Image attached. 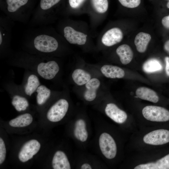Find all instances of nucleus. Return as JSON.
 Segmentation results:
<instances>
[{
  "label": "nucleus",
  "instance_id": "obj_33",
  "mask_svg": "<svg viewBox=\"0 0 169 169\" xmlns=\"http://www.w3.org/2000/svg\"><path fill=\"white\" fill-rule=\"evenodd\" d=\"M164 47L165 50L169 54V40L165 43Z\"/></svg>",
  "mask_w": 169,
  "mask_h": 169
},
{
  "label": "nucleus",
  "instance_id": "obj_2",
  "mask_svg": "<svg viewBox=\"0 0 169 169\" xmlns=\"http://www.w3.org/2000/svg\"><path fill=\"white\" fill-rule=\"evenodd\" d=\"M99 144L100 150L106 158L111 159L115 156L117 146L113 138L106 132L101 133L99 138Z\"/></svg>",
  "mask_w": 169,
  "mask_h": 169
},
{
  "label": "nucleus",
  "instance_id": "obj_4",
  "mask_svg": "<svg viewBox=\"0 0 169 169\" xmlns=\"http://www.w3.org/2000/svg\"><path fill=\"white\" fill-rule=\"evenodd\" d=\"M35 49L44 53H50L55 51L58 47V43L55 38L45 34H41L36 37L33 41Z\"/></svg>",
  "mask_w": 169,
  "mask_h": 169
},
{
  "label": "nucleus",
  "instance_id": "obj_31",
  "mask_svg": "<svg viewBox=\"0 0 169 169\" xmlns=\"http://www.w3.org/2000/svg\"><path fill=\"white\" fill-rule=\"evenodd\" d=\"M166 63L165 71L166 75L169 76V57H166L165 58Z\"/></svg>",
  "mask_w": 169,
  "mask_h": 169
},
{
  "label": "nucleus",
  "instance_id": "obj_12",
  "mask_svg": "<svg viewBox=\"0 0 169 169\" xmlns=\"http://www.w3.org/2000/svg\"><path fill=\"white\" fill-rule=\"evenodd\" d=\"M100 85V82L98 79H90L85 84L86 90L84 94V99L88 101L94 100L96 96L97 90Z\"/></svg>",
  "mask_w": 169,
  "mask_h": 169
},
{
  "label": "nucleus",
  "instance_id": "obj_34",
  "mask_svg": "<svg viewBox=\"0 0 169 169\" xmlns=\"http://www.w3.org/2000/svg\"><path fill=\"white\" fill-rule=\"evenodd\" d=\"M2 42V36L1 31L0 32V45H1Z\"/></svg>",
  "mask_w": 169,
  "mask_h": 169
},
{
  "label": "nucleus",
  "instance_id": "obj_30",
  "mask_svg": "<svg viewBox=\"0 0 169 169\" xmlns=\"http://www.w3.org/2000/svg\"><path fill=\"white\" fill-rule=\"evenodd\" d=\"M161 23L165 28L169 29V15L165 16L162 18Z\"/></svg>",
  "mask_w": 169,
  "mask_h": 169
},
{
  "label": "nucleus",
  "instance_id": "obj_11",
  "mask_svg": "<svg viewBox=\"0 0 169 169\" xmlns=\"http://www.w3.org/2000/svg\"><path fill=\"white\" fill-rule=\"evenodd\" d=\"M52 166L54 169H70V165L68 159L64 152L58 151L55 153L52 162Z\"/></svg>",
  "mask_w": 169,
  "mask_h": 169
},
{
  "label": "nucleus",
  "instance_id": "obj_10",
  "mask_svg": "<svg viewBox=\"0 0 169 169\" xmlns=\"http://www.w3.org/2000/svg\"><path fill=\"white\" fill-rule=\"evenodd\" d=\"M64 32L65 38L70 44L82 45L86 42L87 35L75 30L71 27H65Z\"/></svg>",
  "mask_w": 169,
  "mask_h": 169
},
{
  "label": "nucleus",
  "instance_id": "obj_18",
  "mask_svg": "<svg viewBox=\"0 0 169 169\" xmlns=\"http://www.w3.org/2000/svg\"><path fill=\"white\" fill-rule=\"evenodd\" d=\"M72 77L74 82L79 85L85 84L91 78L90 74L80 69H75L72 74Z\"/></svg>",
  "mask_w": 169,
  "mask_h": 169
},
{
  "label": "nucleus",
  "instance_id": "obj_13",
  "mask_svg": "<svg viewBox=\"0 0 169 169\" xmlns=\"http://www.w3.org/2000/svg\"><path fill=\"white\" fill-rule=\"evenodd\" d=\"M151 38V35L148 33L143 32L138 33L134 39V43L137 51L140 53L145 52Z\"/></svg>",
  "mask_w": 169,
  "mask_h": 169
},
{
  "label": "nucleus",
  "instance_id": "obj_9",
  "mask_svg": "<svg viewBox=\"0 0 169 169\" xmlns=\"http://www.w3.org/2000/svg\"><path fill=\"white\" fill-rule=\"evenodd\" d=\"M105 112L108 117L118 123H123L127 119V115L126 112L113 103L107 104L105 109Z\"/></svg>",
  "mask_w": 169,
  "mask_h": 169
},
{
  "label": "nucleus",
  "instance_id": "obj_5",
  "mask_svg": "<svg viewBox=\"0 0 169 169\" xmlns=\"http://www.w3.org/2000/svg\"><path fill=\"white\" fill-rule=\"evenodd\" d=\"M144 142L153 145H162L169 143V130L160 129L152 131L143 138Z\"/></svg>",
  "mask_w": 169,
  "mask_h": 169
},
{
  "label": "nucleus",
  "instance_id": "obj_20",
  "mask_svg": "<svg viewBox=\"0 0 169 169\" xmlns=\"http://www.w3.org/2000/svg\"><path fill=\"white\" fill-rule=\"evenodd\" d=\"M142 69L145 72L151 73L161 70L162 66L158 60L155 59H151L145 62L143 65Z\"/></svg>",
  "mask_w": 169,
  "mask_h": 169
},
{
  "label": "nucleus",
  "instance_id": "obj_23",
  "mask_svg": "<svg viewBox=\"0 0 169 169\" xmlns=\"http://www.w3.org/2000/svg\"><path fill=\"white\" fill-rule=\"evenodd\" d=\"M28 0H6L7 9L11 13L17 11L22 6L26 4Z\"/></svg>",
  "mask_w": 169,
  "mask_h": 169
},
{
  "label": "nucleus",
  "instance_id": "obj_17",
  "mask_svg": "<svg viewBox=\"0 0 169 169\" xmlns=\"http://www.w3.org/2000/svg\"><path fill=\"white\" fill-rule=\"evenodd\" d=\"M33 120V118L31 115L27 113L21 115L11 120L9 124L13 127H24L30 125Z\"/></svg>",
  "mask_w": 169,
  "mask_h": 169
},
{
  "label": "nucleus",
  "instance_id": "obj_15",
  "mask_svg": "<svg viewBox=\"0 0 169 169\" xmlns=\"http://www.w3.org/2000/svg\"><path fill=\"white\" fill-rule=\"evenodd\" d=\"M137 97L142 100L156 103L159 100V97L156 93L152 89L146 87H140L136 91Z\"/></svg>",
  "mask_w": 169,
  "mask_h": 169
},
{
  "label": "nucleus",
  "instance_id": "obj_6",
  "mask_svg": "<svg viewBox=\"0 0 169 169\" xmlns=\"http://www.w3.org/2000/svg\"><path fill=\"white\" fill-rule=\"evenodd\" d=\"M41 144L36 140L32 139L26 142L22 146L18 155V159L23 162L33 158L39 150Z\"/></svg>",
  "mask_w": 169,
  "mask_h": 169
},
{
  "label": "nucleus",
  "instance_id": "obj_14",
  "mask_svg": "<svg viewBox=\"0 0 169 169\" xmlns=\"http://www.w3.org/2000/svg\"><path fill=\"white\" fill-rule=\"evenodd\" d=\"M102 74L106 77L110 78H121L125 75L124 71L121 68L115 66L105 65L100 69Z\"/></svg>",
  "mask_w": 169,
  "mask_h": 169
},
{
  "label": "nucleus",
  "instance_id": "obj_35",
  "mask_svg": "<svg viewBox=\"0 0 169 169\" xmlns=\"http://www.w3.org/2000/svg\"><path fill=\"white\" fill-rule=\"evenodd\" d=\"M167 7L168 8H169V1L168 2L167 4Z\"/></svg>",
  "mask_w": 169,
  "mask_h": 169
},
{
  "label": "nucleus",
  "instance_id": "obj_36",
  "mask_svg": "<svg viewBox=\"0 0 169 169\" xmlns=\"http://www.w3.org/2000/svg\"><path fill=\"white\" fill-rule=\"evenodd\" d=\"M167 0V1H169V0Z\"/></svg>",
  "mask_w": 169,
  "mask_h": 169
},
{
  "label": "nucleus",
  "instance_id": "obj_16",
  "mask_svg": "<svg viewBox=\"0 0 169 169\" xmlns=\"http://www.w3.org/2000/svg\"><path fill=\"white\" fill-rule=\"evenodd\" d=\"M116 53L120 57V62L123 64H129L133 59V51L127 44H123L119 46L116 49Z\"/></svg>",
  "mask_w": 169,
  "mask_h": 169
},
{
  "label": "nucleus",
  "instance_id": "obj_28",
  "mask_svg": "<svg viewBox=\"0 0 169 169\" xmlns=\"http://www.w3.org/2000/svg\"><path fill=\"white\" fill-rule=\"evenodd\" d=\"M6 150L4 142L1 137L0 138V164L4 161L6 156Z\"/></svg>",
  "mask_w": 169,
  "mask_h": 169
},
{
  "label": "nucleus",
  "instance_id": "obj_25",
  "mask_svg": "<svg viewBox=\"0 0 169 169\" xmlns=\"http://www.w3.org/2000/svg\"><path fill=\"white\" fill-rule=\"evenodd\" d=\"M123 6L129 8H134L138 7L141 3V0H118Z\"/></svg>",
  "mask_w": 169,
  "mask_h": 169
},
{
  "label": "nucleus",
  "instance_id": "obj_22",
  "mask_svg": "<svg viewBox=\"0 0 169 169\" xmlns=\"http://www.w3.org/2000/svg\"><path fill=\"white\" fill-rule=\"evenodd\" d=\"M12 104L18 111L25 110L29 106L28 101L25 97L17 95L13 97Z\"/></svg>",
  "mask_w": 169,
  "mask_h": 169
},
{
  "label": "nucleus",
  "instance_id": "obj_26",
  "mask_svg": "<svg viewBox=\"0 0 169 169\" xmlns=\"http://www.w3.org/2000/svg\"><path fill=\"white\" fill-rule=\"evenodd\" d=\"M60 0H41L40 6L42 9L47 10L58 3Z\"/></svg>",
  "mask_w": 169,
  "mask_h": 169
},
{
  "label": "nucleus",
  "instance_id": "obj_3",
  "mask_svg": "<svg viewBox=\"0 0 169 169\" xmlns=\"http://www.w3.org/2000/svg\"><path fill=\"white\" fill-rule=\"evenodd\" d=\"M69 104L65 99L58 100L48 110L46 116L50 121L55 122L62 120L66 115L69 108Z\"/></svg>",
  "mask_w": 169,
  "mask_h": 169
},
{
  "label": "nucleus",
  "instance_id": "obj_29",
  "mask_svg": "<svg viewBox=\"0 0 169 169\" xmlns=\"http://www.w3.org/2000/svg\"><path fill=\"white\" fill-rule=\"evenodd\" d=\"M85 0H69L70 7L73 8H79Z\"/></svg>",
  "mask_w": 169,
  "mask_h": 169
},
{
  "label": "nucleus",
  "instance_id": "obj_32",
  "mask_svg": "<svg viewBox=\"0 0 169 169\" xmlns=\"http://www.w3.org/2000/svg\"><path fill=\"white\" fill-rule=\"evenodd\" d=\"M80 168L81 169H91L92 167L89 164L84 163L81 165Z\"/></svg>",
  "mask_w": 169,
  "mask_h": 169
},
{
  "label": "nucleus",
  "instance_id": "obj_19",
  "mask_svg": "<svg viewBox=\"0 0 169 169\" xmlns=\"http://www.w3.org/2000/svg\"><path fill=\"white\" fill-rule=\"evenodd\" d=\"M40 84L39 79L36 75L33 74L30 75L28 78L27 83L24 88L26 94L31 96L36 91Z\"/></svg>",
  "mask_w": 169,
  "mask_h": 169
},
{
  "label": "nucleus",
  "instance_id": "obj_1",
  "mask_svg": "<svg viewBox=\"0 0 169 169\" xmlns=\"http://www.w3.org/2000/svg\"><path fill=\"white\" fill-rule=\"evenodd\" d=\"M144 117L147 120L160 122H169V110L159 106L148 105L142 110Z\"/></svg>",
  "mask_w": 169,
  "mask_h": 169
},
{
  "label": "nucleus",
  "instance_id": "obj_7",
  "mask_svg": "<svg viewBox=\"0 0 169 169\" xmlns=\"http://www.w3.org/2000/svg\"><path fill=\"white\" fill-rule=\"evenodd\" d=\"M58 64L54 61L46 63L41 62L38 64L37 71L38 74L44 79L50 80L54 78L59 71Z\"/></svg>",
  "mask_w": 169,
  "mask_h": 169
},
{
  "label": "nucleus",
  "instance_id": "obj_27",
  "mask_svg": "<svg viewBox=\"0 0 169 169\" xmlns=\"http://www.w3.org/2000/svg\"><path fill=\"white\" fill-rule=\"evenodd\" d=\"M85 123V121L82 119H78L75 122L74 133L75 137L79 140V136L81 133L82 126Z\"/></svg>",
  "mask_w": 169,
  "mask_h": 169
},
{
  "label": "nucleus",
  "instance_id": "obj_8",
  "mask_svg": "<svg viewBox=\"0 0 169 169\" xmlns=\"http://www.w3.org/2000/svg\"><path fill=\"white\" fill-rule=\"evenodd\" d=\"M123 37V33L120 29L115 27L108 30L104 34L101 41L104 45L111 46L120 42Z\"/></svg>",
  "mask_w": 169,
  "mask_h": 169
},
{
  "label": "nucleus",
  "instance_id": "obj_21",
  "mask_svg": "<svg viewBox=\"0 0 169 169\" xmlns=\"http://www.w3.org/2000/svg\"><path fill=\"white\" fill-rule=\"evenodd\" d=\"M36 92L37 94L36 100L39 105H42L46 102L49 97L51 94V90L45 86L41 85L38 88Z\"/></svg>",
  "mask_w": 169,
  "mask_h": 169
},
{
  "label": "nucleus",
  "instance_id": "obj_24",
  "mask_svg": "<svg viewBox=\"0 0 169 169\" xmlns=\"http://www.w3.org/2000/svg\"><path fill=\"white\" fill-rule=\"evenodd\" d=\"M93 6L98 13H104L107 10L108 8V0H91Z\"/></svg>",
  "mask_w": 169,
  "mask_h": 169
}]
</instances>
